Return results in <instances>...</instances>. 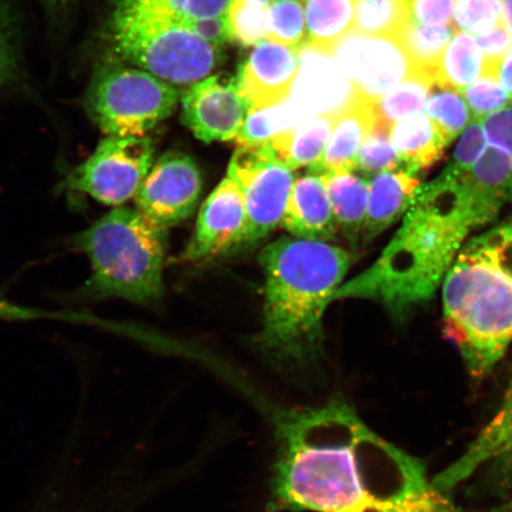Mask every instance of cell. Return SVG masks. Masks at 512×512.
Instances as JSON below:
<instances>
[{
	"label": "cell",
	"instance_id": "1",
	"mask_svg": "<svg viewBox=\"0 0 512 512\" xmlns=\"http://www.w3.org/2000/svg\"><path fill=\"white\" fill-rule=\"evenodd\" d=\"M272 505L291 512H467L418 458L371 431L334 399L277 419Z\"/></svg>",
	"mask_w": 512,
	"mask_h": 512
},
{
	"label": "cell",
	"instance_id": "2",
	"mask_svg": "<svg viewBox=\"0 0 512 512\" xmlns=\"http://www.w3.org/2000/svg\"><path fill=\"white\" fill-rule=\"evenodd\" d=\"M466 176L443 170L422 184L379 259L339 287L335 300H373L396 317L431 300L471 233L488 226Z\"/></svg>",
	"mask_w": 512,
	"mask_h": 512
},
{
	"label": "cell",
	"instance_id": "3",
	"mask_svg": "<svg viewBox=\"0 0 512 512\" xmlns=\"http://www.w3.org/2000/svg\"><path fill=\"white\" fill-rule=\"evenodd\" d=\"M259 262L266 279L262 350L283 367L315 366L325 311L335 302L351 255L329 242L283 236L262 249Z\"/></svg>",
	"mask_w": 512,
	"mask_h": 512
},
{
	"label": "cell",
	"instance_id": "4",
	"mask_svg": "<svg viewBox=\"0 0 512 512\" xmlns=\"http://www.w3.org/2000/svg\"><path fill=\"white\" fill-rule=\"evenodd\" d=\"M441 288L445 336L484 379L512 342V214L464 243Z\"/></svg>",
	"mask_w": 512,
	"mask_h": 512
},
{
	"label": "cell",
	"instance_id": "5",
	"mask_svg": "<svg viewBox=\"0 0 512 512\" xmlns=\"http://www.w3.org/2000/svg\"><path fill=\"white\" fill-rule=\"evenodd\" d=\"M74 245L91 261L87 297L151 304L162 296L168 229L138 209L110 211L76 235Z\"/></svg>",
	"mask_w": 512,
	"mask_h": 512
},
{
	"label": "cell",
	"instance_id": "6",
	"mask_svg": "<svg viewBox=\"0 0 512 512\" xmlns=\"http://www.w3.org/2000/svg\"><path fill=\"white\" fill-rule=\"evenodd\" d=\"M111 32L121 59L171 85H194L208 78L222 59L219 47L146 6L117 3Z\"/></svg>",
	"mask_w": 512,
	"mask_h": 512
},
{
	"label": "cell",
	"instance_id": "7",
	"mask_svg": "<svg viewBox=\"0 0 512 512\" xmlns=\"http://www.w3.org/2000/svg\"><path fill=\"white\" fill-rule=\"evenodd\" d=\"M178 89L140 68L107 63L86 92L88 117L106 136L146 137L175 111Z\"/></svg>",
	"mask_w": 512,
	"mask_h": 512
},
{
	"label": "cell",
	"instance_id": "8",
	"mask_svg": "<svg viewBox=\"0 0 512 512\" xmlns=\"http://www.w3.org/2000/svg\"><path fill=\"white\" fill-rule=\"evenodd\" d=\"M227 176L238 184L246 224L239 247L255 245L283 222L294 183L293 171L275 156L270 143L239 146Z\"/></svg>",
	"mask_w": 512,
	"mask_h": 512
},
{
	"label": "cell",
	"instance_id": "9",
	"mask_svg": "<svg viewBox=\"0 0 512 512\" xmlns=\"http://www.w3.org/2000/svg\"><path fill=\"white\" fill-rule=\"evenodd\" d=\"M153 155L149 137L106 136L69 176V188L106 206H120L136 197L152 168Z\"/></svg>",
	"mask_w": 512,
	"mask_h": 512
},
{
	"label": "cell",
	"instance_id": "10",
	"mask_svg": "<svg viewBox=\"0 0 512 512\" xmlns=\"http://www.w3.org/2000/svg\"><path fill=\"white\" fill-rule=\"evenodd\" d=\"M332 59L355 92L371 104L414 73L411 60L395 37L351 32L337 44Z\"/></svg>",
	"mask_w": 512,
	"mask_h": 512
},
{
	"label": "cell",
	"instance_id": "11",
	"mask_svg": "<svg viewBox=\"0 0 512 512\" xmlns=\"http://www.w3.org/2000/svg\"><path fill=\"white\" fill-rule=\"evenodd\" d=\"M202 190L196 163L183 153L169 152L157 160L136 195L140 213L166 229L194 213Z\"/></svg>",
	"mask_w": 512,
	"mask_h": 512
},
{
	"label": "cell",
	"instance_id": "12",
	"mask_svg": "<svg viewBox=\"0 0 512 512\" xmlns=\"http://www.w3.org/2000/svg\"><path fill=\"white\" fill-rule=\"evenodd\" d=\"M182 104L183 124L204 143L228 142L238 137L249 112L236 78L226 73L194 83Z\"/></svg>",
	"mask_w": 512,
	"mask_h": 512
},
{
	"label": "cell",
	"instance_id": "13",
	"mask_svg": "<svg viewBox=\"0 0 512 512\" xmlns=\"http://www.w3.org/2000/svg\"><path fill=\"white\" fill-rule=\"evenodd\" d=\"M488 470L498 488L512 477V382L501 409L465 452L450 466L432 478L440 491L451 492L477 473Z\"/></svg>",
	"mask_w": 512,
	"mask_h": 512
},
{
	"label": "cell",
	"instance_id": "14",
	"mask_svg": "<svg viewBox=\"0 0 512 512\" xmlns=\"http://www.w3.org/2000/svg\"><path fill=\"white\" fill-rule=\"evenodd\" d=\"M300 69V50L265 40L256 44L236 76L249 111L281 104L292 93Z\"/></svg>",
	"mask_w": 512,
	"mask_h": 512
},
{
	"label": "cell",
	"instance_id": "15",
	"mask_svg": "<svg viewBox=\"0 0 512 512\" xmlns=\"http://www.w3.org/2000/svg\"><path fill=\"white\" fill-rule=\"evenodd\" d=\"M246 213L238 184L226 176L204 202L182 260L195 262L238 248Z\"/></svg>",
	"mask_w": 512,
	"mask_h": 512
},
{
	"label": "cell",
	"instance_id": "16",
	"mask_svg": "<svg viewBox=\"0 0 512 512\" xmlns=\"http://www.w3.org/2000/svg\"><path fill=\"white\" fill-rule=\"evenodd\" d=\"M281 227L293 238L329 242L338 228L322 177L309 174L294 179Z\"/></svg>",
	"mask_w": 512,
	"mask_h": 512
},
{
	"label": "cell",
	"instance_id": "17",
	"mask_svg": "<svg viewBox=\"0 0 512 512\" xmlns=\"http://www.w3.org/2000/svg\"><path fill=\"white\" fill-rule=\"evenodd\" d=\"M368 181V209L361 234L364 243L402 221L422 187L418 177L401 169L381 172Z\"/></svg>",
	"mask_w": 512,
	"mask_h": 512
},
{
	"label": "cell",
	"instance_id": "18",
	"mask_svg": "<svg viewBox=\"0 0 512 512\" xmlns=\"http://www.w3.org/2000/svg\"><path fill=\"white\" fill-rule=\"evenodd\" d=\"M375 124L374 104L355 92L347 104L339 108L328 146L309 172L320 175L334 169L355 171L358 151Z\"/></svg>",
	"mask_w": 512,
	"mask_h": 512
},
{
	"label": "cell",
	"instance_id": "19",
	"mask_svg": "<svg viewBox=\"0 0 512 512\" xmlns=\"http://www.w3.org/2000/svg\"><path fill=\"white\" fill-rule=\"evenodd\" d=\"M390 143L402 169L414 176L437 162L448 146L440 128L424 112L395 123L390 128Z\"/></svg>",
	"mask_w": 512,
	"mask_h": 512
},
{
	"label": "cell",
	"instance_id": "20",
	"mask_svg": "<svg viewBox=\"0 0 512 512\" xmlns=\"http://www.w3.org/2000/svg\"><path fill=\"white\" fill-rule=\"evenodd\" d=\"M466 183L486 224L494 222L512 202V157L488 145L467 174Z\"/></svg>",
	"mask_w": 512,
	"mask_h": 512
},
{
	"label": "cell",
	"instance_id": "21",
	"mask_svg": "<svg viewBox=\"0 0 512 512\" xmlns=\"http://www.w3.org/2000/svg\"><path fill=\"white\" fill-rule=\"evenodd\" d=\"M319 176L328 191L338 230L356 247L366 222L368 179L348 169L329 170Z\"/></svg>",
	"mask_w": 512,
	"mask_h": 512
},
{
	"label": "cell",
	"instance_id": "22",
	"mask_svg": "<svg viewBox=\"0 0 512 512\" xmlns=\"http://www.w3.org/2000/svg\"><path fill=\"white\" fill-rule=\"evenodd\" d=\"M338 111L313 115L277 134L268 142L275 156L292 171L316 164L328 146Z\"/></svg>",
	"mask_w": 512,
	"mask_h": 512
},
{
	"label": "cell",
	"instance_id": "23",
	"mask_svg": "<svg viewBox=\"0 0 512 512\" xmlns=\"http://www.w3.org/2000/svg\"><path fill=\"white\" fill-rule=\"evenodd\" d=\"M357 0H305L306 46L332 56L355 29Z\"/></svg>",
	"mask_w": 512,
	"mask_h": 512
},
{
	"label": "cell",
	"instance_id": "24",
	"mask_svg": "<svg viewBox=\"0 0 512 512\" xmlns=\"http://www.w3.org/2000/svg\"><path fill=\"white\" fill-rule=\"evenodd\" d=\"M484 66V55L477 38L467 32L456 31L441 56L434 76L435 86L460 92L483 75Z\"/></svg>",
	"mask_w": 512,
	"mask_h": 512
},
{
	"label": "cell",
	"instance_id": "25",
	"mask_svg": "<svg viewBox=\"0 0 512 512\" xmlns=\"http://www.w3.org/2000/svg\"><path fill=\"white\" fill-rule=\"evenodd\" d=\"M452 25L427 27L412 21L398 36L403 49L411 60L414 72L432 76L434 80L441 56L454 35Z\"/></svg>",
	"mask_w": 512,
	"mask_h": 512
},
{
	"label": "cell",
	"instance_id": "26",
	"mask_svg": "<svg viewBox=\"0 0 512 512\" xmlns=\"http://www.w3.org/2000/svg\"><path fill=\"white\" fill-rule=\"evenodd\" d=\"M433 87L432 76L414 72L374 104L376 120L392 128L401 119L424 112Z\"/></svg>",
	"mask_w": 512,
	"mask_h": 512
},
{
	"label": "cell",
	"instance_id": "27",
	"mask_svg": "<svg viewBox=\"0 0 512 512\" xmlns=\"http://www.w3.org/2000/svg\"><path fill=\"white\" fill-rule=\"evenodd\" d=\"M412 21L411 0H357L354 32L398 38Z\"/></svg>",
	"mask_w": 512,
	"mask_h": 512
},
{
	"label": "cell",
	"instance_id": "28",
	"mask_svg": "<svg viewBox=\"0 0 512 512\" xmlns=\"http://www.w3.org/2000/svg\"><path fill=\"white\" fill-rule=\"evenodd\" d=\"M305 119L306 115L293 104L290 96L277 106L249 111L235 139L239 146L266 144L277 134L302 123Z\"/></svg>",
	"mask_w": 512,
	"mask_h": 512
},
{
	"label": "cell",
	"instance_id": "29",
	"mask_svg": "<svg viewBox=\"0 0 512 512\" xmlns=\"http://www.w3.org/2000/svg\"><path fill=\"white\" fill-rule=\"evenodd\" d=\"M305 0H272L267 40L302 50L306 46Z\"/></svg>",
	"mask_w": 512,
	"mask_h": 512
},
{
	"label": "cell",
	"instance_id": "30",
	"mask_svg": "<svg viewBox=\"0 0 512 512\" xmlns=\"http://www.w3.org/2000/svg\"><path fill=\"white\" fill-rule=\"evenodd\" d=\"M437 88L439 92L428 96L424 112L437 124L450 145L475 119L462 94L454 89Z\"/></svg>",
	"mask_w": 512,
	"mask_h": 512
},
{
	"label": "cell",
	"instance_id": "31",
	"mask_svg": "<svg viewBox=\"0 0 512 512\" xmlns=\"http://www.w3.org/2000/svg\"><path fill=\"white\" fill-rule=\"evenodd\" d=\"M403 170L402 164L390 143V128L376 120V124L358 151L356 170L358 175L370 179L381 172Z\"/></svg>",
	"mask_w": 512,
	"mask_h": 512
},
{
	"label": "cell",
	"instance_id": "32",
	"mask_svg": "<svg viewBox=\"0 0 512 512\" xmlns=\"http://www.w3.org/2000/svg\"><path fill=\"white\" fill-rule=\"evenodd\" d=\"M233 40L243 47L256 46L268 37V6L230 0L227 11Z\"/></svg>",
	"mask_w": 512,
	"mask_h": 512
},
{
	"label": "cell",
	"instance_id": "33",
	"mask_svg": "<svg viewBox=\"0 0 512 512\" xmlns=\"http://www.w3.org/2000/svg\"><path fill=\"white\" fill-rule=\"evenodd\" d=\"M452 28L478 37L503 23L502 0H456Z\"/></svg>",
	"mask_w": 512,
	"mask_h": 512
},
{
	"label": "cell",
	"instance_id": "34",
	"mask_svg": "<svg viewBox=\"0 0 512 512\" xmlns=\"http://www.w3.org/2000/svg\"><path fill=\"white\" fill-rule=\"evenodd\" d=\"M459 93L463 95L475 120L512 107V98L499 82L497 74L484 73Z\"/></svg>",
	"mask_w": 512,
	"mask_h": 512
},
{
	"label": "cell",
	"instance_id": "35",
	"mask_svg": "<svg viewBox=\"0 0 512 512\" xmlns=\"http://www.w3.org/2000/svg\"><path fill=\"white\" fill-rule=\"evenodd\" d=\"M118 3L146 6L184 23L226 15L230 0H119Z\"/></svg>",
	"mask_w": 512,
	"mask_h": 512
},
{
	"label": "cell",
	"instance_id": "36",
	"mask_svg": "<svg viewBox=\"0 0 512 512\" xmlns=\"http://www.w3.org/2000/svg\"><path fill=\"white\" fill-rule=\"evenodd\" d=\"M19 69V27L10 0H0V92L11 85Z\"/></svg>",
	"mask_w": 512,
	"mask_h": 512
},
{
	"label": "cell",
	"instance_id": "37",
	"mask_svg": "<svg viewBox=\"0 0 512 512\" xmlns=\"http://www.w3.org/2000/svg\"><path fill=\"white\" fill-rule=\"evenodd\" d=\"M488 145L482 121L473 120L462 133L456 151L444 170L454 176L465 177L483 156Z\"/></svg>",
	"mask_w": 512,
	"mask_h": 512
},
{
	"label": "cell",
	"instance_id": "38",
	"mask_svg": "<svg viewBox=\"0 0 512 512\" xmlns=\"http://www.w3.org/2000/svg\"><path fill=\"white\" fill-rule=\"evenodd\" d=\"M484 55V73L497 74L498 66L503 57L512 48V36L504 23L499 24L488 34L476 37ZM483 73V74H484Z\"/></svg>",
	"mask_w": 512,
	"mask_h": 512
},
{
	"label": "cell",
	"instance_id": "39",
	"mask_svg": "<svg viewBox=\"0 0 512 512\" xmlns=\"http://www.w3.org/2000/svg\"><path fill=\"white\" fill-rule=\"evenodd\" d=\"M413 21L427 27L451 25L456 0H411Z\"/></svg>",
	"mask_w": 512,
	"mask_h": 512
},
{
	"label": "cell",
	"instance_id": "40",
	"mask_svg": "<svg viewBox=\"0 0 512 512\" xmlns=\"http://www.w3.org/2000/svg\"><path fill=\"white\" fill-rule=\"evenodd\" d=\"M480 121L488 144L512 157V108L492 113Z\"/></svg>",
	"mask_w": 512,
	"mask_h": 512
},
{
	"label": "cell",
	"instance_id": "41",
	"mask_svg": "<svg viewBox=\"0 0 512 512\" xmlns=\"http://www.w3.org/2000/svg\"><path fill=\"white\" fill-rule=\"evenodd\" d=\"M182 24L191 31H194L203 41L213 44L215 47H220L224 43L234 41L232 32H230L227 14L195 19V21L184 22Z\"/></svg>",
	"mask_w": 512,
	"mask_h": 512
},
{
	"label": "cell",
	"instance_id": "42",
	"mask_svg": "<svg viewBox=\"0 0 512 512\" xmlns=\"http://www.w3.org/2000/svg\"><path fill=\"white\" fill-rule=\"evenodd\" d=\"M22 512H86L81 509L72 507V505L53 502L38 501L25 505Z\"/></svg>",
	"mask_w": 512,
	"mask_h": 512
},
{
	"label": "cell",
	"instance_id": "43",
	"mask_svg": "<svg viewBox=\"0 0 512 512\" xmlns=\"http://www.w3.org/2000/svg\"><path fill=\"white\" fill-rule=\"evenodd\" d=\"M498 79L501 85L512 98V48L505 55L498 66Z\"/></svg>",
	"mask_w": 512,
	"mask_h": 512
},
{
	"label": "cell",
	"instance_id": "44",
	"mask_svg": "<svg viewBox=\"0 0 512 512\" xmlns=\"http://www.w3.org/2000/svg\"><path fill=\"white\" fill-rule=\"evenodd\" d=\"M501 490L504 492L501 502L486 512H512V477L502 486Z\"/></svg>",
	"mask_w": 512,
	"mask_h": 512
},
{
	"label": "cell",
	"instance_id": "45",
	"mask_svg": "<svg viewBox=\"0 0 512 512\" xmlns=\"http://www.w3.org/2000/svg\"><path fill=\"white\" fill-rule=\"evenodd\" d=\"M503 23L512 36V0H502Z\"/></svg>",
	"mask_w": 512,
	"mask_h": 512
},
{
	"label": "cell",
	"instance_id": "46",
	"mask_svg": "<svg viewBox=\"0 0 512 512\" xmlns=\"http://www.w3.org/2000/svg\"><path fill=\"white\" fill-rule=\"evenodd\" d=\"M72 2L73 0H44L50 10H62Z\"/></svg>",
	"mask_w": 512,
	"mask_h": 512
},
{
	"label": "cell",
	"instance_id": "47",
	"mask_svg": "<svg viewBox=\"0 0 512 512\" xmlns=\"http://www.w3.org/2000/svg\"><path fill=\"white\" fill-rule=\"evenodd\" d=\"M246 2H252V3L268 6L272 2V0H246Z\"/></svg>",
	"mask_w": 512,
	"mask_h": 512
},
{
	"label": "cell",
	"instance_id": "48",
	"mask_svg": "<svg viewBox=\"0 0 512 512\" xmlns=\"http://www.w3.org/2000/svg\"><path fill=\"white\" fill-rule=\"evenodd\" d=\"M511 382H512V379H511Z\"/></svg>",
	"mask_w": 512,
	"mask_h": 512
}]
</instances>
